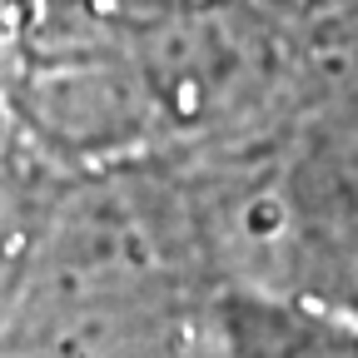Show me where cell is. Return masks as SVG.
Returning a JSON list of instances; mask_svg holds the SVG:
<instances>
[{"mask_svg": "<svg viewBox=\"0 0 358 358\" xmlns=\"http://www.w3.org/2000/svg\"><path fill=\"white\" fill-rule=\"evenodd\" d=\"M174 105H179V110L189 115V110L199 105V85H179V90H174Z\"/></svg>", "mask_w": 358, "mask_h": 358, "instance_id": "cell-1", "label": "cell"}]
</instances>
